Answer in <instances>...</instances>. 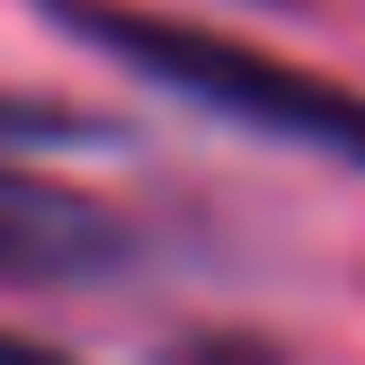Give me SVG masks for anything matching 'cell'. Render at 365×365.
Instances as JSON below:
<instances>
[{
    "instance_id": "1",
    "label": "cell",
    "mask_w": 365,
    "mask_h": 365,
    "mask_svg": "<svg viewBox=\"0 0 365 365\" xmlns=\"http://www.w3.org/2000/svg\"><path fill=\"white\" fill-rule=\"evenodd\" d=\"M71 45L107 53L116 71L170 89V98L205 107V116L241 125L259 143H285V152L339 160V170H365V89L330 81V71H303L267 45H241L223 27H196L178 9H143V0H36Z\"/></svg>"
},
{
    "instance_id": "2",
    "label": "cell",
    "mask_w": 365,
    "mask_h": 365,
    "mask_svg": "<svg viewBox=\"0 0 365 365\" xmlns=\"http://www.w3.org/2000/svg\"><path fill=\"white\" fill-rule=\"evenodd\" d=\"M134 223L98 196L0 160V285H107L134 267Z\"/></svg>"
},
{
    "instance_id": "3",
    "label": "cell",
    "mask_w": 365,
    "mask_h": 365,
    "mask_svg": "<svg viewBox=\"0 0 365 365\" xmlns=\"http://www.w3.org/2000/svg\"><path fill=\"white\" fill-rule=\"evenodd\" d=\"M107 125L89 107H63V98H27V89H0V143H98Z\"/></svg>"
},
{
    "instance_id": "4",
    "label": "cell",
    "mask_w": 365,
    "mask_h": 365,
    "mask_svg": "<svg viewBox=\"0 0 365 365\" xmlns=\"http://www.w3.org/2000/svg\"><path fill=\"white\" fill-rule=\"evenodd\" d=\"M160 365H285L277 348H259L250 330H196L187 348H170Z\"/></svg>"
},
{
    "instance_id": "5",
    "label": "cell",
    "mask_w": 365,
    "mask_h": 365,
    "mask_svg": "<svg viewBox=\"0 0 365 365\" xmlns=\"http://www.w3.org/2000/svg\"><path fill=\"white\" fill-rule=\"evenodd\" d=\"M0 365H81L71 348H53V339H27V330H0Z\"/></svg>"
},
{
    "instance_id": "6",
    "label": "cell",
    "mask_w": 365,
    "mask_h": 365,
    "mask_svg": "<svg viewBox=\"0 0 365 365\" xmlns=\"http://www.w3.org/2000/svg\"><path fill=\"white\" fill-rule=\"evenodd\" d=\"M267 9H294V0H267Z\"/></svg>"
}]
</instances>
